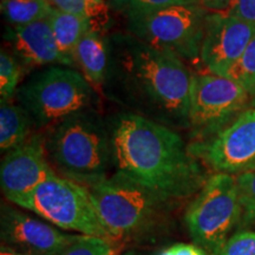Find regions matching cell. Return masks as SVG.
Masks as SVG:
<instances>
[{"label":"cell","instance_id":"obj_23","mask_svg":"<svg viewBox=\"0 0 255 255\" xmlns=\"http://www.w3.org/2000/svg\"><path fill=\"white\" fill-rule=\"evenodd\" d=\"M114 242L109 239L79 235L77 240L55 255H116Z\"/></svg>","mask_w":255,"mask_h":255},{"label":"cell","instance_id":"obj_11","mask_svg":"<svg viewBox=\"0 0 255 255\" xmlns=\"http://www.w3.org/2000/svg\"><path fill=\"white\" fill-rule=\"evenodd\" d=\"M254 34L255 25L226 12H210L205 21L200 51L201 63L212 75L225 77L242 56Z\"/></svg>","mask_w":255,"mask_h":255},{"label":"cell","instance_id":"obj_13","mask_svg":"<svg viewBox=\"0 0 255 255\" xmlns=\"http://www.w3.org/2000/svg\"><path fill=\"white\" fill-rule=\"evenodd\" d=\"M0 232L2 245L31 255H55L79 237L60 232L5 203L1 205Z\"/></svg>","mask_w":255,"mask_h":255},{"label":"cell","instance_id":"obj_10","mask_svg":"<svg viewBox=\"0 0 255 255\" xmlns=\"http://www.w3.org/2000/svg\"><path fill=\"white\" fill-rule=\"evenodd\" d=\"M188 148L216 173H244L255 161V109L244 111L215 136Z\"/></svg>","mask_w":255,"mask_h":255},{"label":"cell","instance_id":"obj_1","mask_svg":"<svg viewBox=\"0 0 255 255\" xmlns=\"http://www.w3.org/2000/svg\"><path fill=\"white\" fill-rule=\"evenodd\" d=\"M109 69L103 91L131 113L171 129H189L193 73L183 60L130 33L108 38Z\"/></svg>","mask_w":255,"mask_h":255},{"label":"cell","instance_id":"obj_21","mask_svg":"<svg viewBox=\"0 0 255 255\" xmlns=\"http://www.w3.org/2000/svg\"><path fill=\"white\" fill-rule=\"evenodd\" d=\"M23 68L15 57L6 49L0 52V95L1 100H11L18 91Z\"/></svg>","mask_w":255,"mask_h":255},{"label":"cell","instance_id":"obj_20","mask_svg":"<svg viewBox=\"0 0 255 255\" xmlns=\"http://www.w3.org/2000/svg\"><path fill=\"white\" fill-rule=\"evenodd\" d=\"M237 181L242 207L239 229L255 231V170L238 174Z\"/></svg>","mask_w":255,"mask_h":255},{"label":"cell","instance_id":"obj_5","mask_svg":"<svg viewBox=\"0 0 255 255\" xmlns=\"http://www.w3.org/2000/svg\"><path fill=\"white\" fill-rule=\"evenodd\" d=\"M15 95L40 129H52L70 117L97 110L100 105L98 91L84 76L62 66L32 75Z\"/></svg>","mask_w":255,"mask_h":255},{"label":"cell","instance_id":"obj_25","mask_svg":"<svg viewBox=\"0 0 255 255\" xmlns=\"http://www.w3.org/2000/svg\"><path fill=\"white\" fill-rule=\"evenodd\" d=\"M119 4L122 5L127 12L151 11L169 6L196 4V0H119Z\"/></svg>","mask_w":255,"mask_h":255},{"label":"cell","instance_id":"obj_7","mask_svg":"<svg viewBox=\"0 0 255 255\" xmlns=\"http://www.w3.org/2000/svg\"><path fill=\"white\" fill-rule=\"evenodd\" d=\"M207 14L197 4L127 12L128 31L155 49L194 60L200 58Z\"/></svg>","mask_w":255,"mask_h":255},{"label":"cell","instance_id":"obj_9","mask_svg":"<svg viewBox=\"0 0 255 255\" xmlns=\"http://www.w3.org/2000/svg\"><path fill=\"white\" fill-rule=\"evenodd\" d=\"M251 96L233 79L212 73L193 76L189 130L195 142L206 141L250 109Z\"/></svg>","mask_w":255,"mask_h":255},{"label":"cell","instance_id":"obj_19","mask_svg":"<svg viewBox=\"0 0 255 255\" xmlns=\"http://www.w3.org/2000/svg\"><path fill=\"white\" fill-rule=\"evenodd\" d=\"M59 11L87 18L91 30L103 34L110 24V14L104 0H50Z\"/></svg>","mask_w":255,"mask_h":255},{"label":"cell","instance_id":"obj_18","mask_svg":"<svg viewBox=\"0 0 255 255\" xmlns=\"http://www.w3.org/2000/svg\"><path fill=\"white\" fill-rule=\"evenodd\" d=\"M52 11L47 0H1V13L8 26H25L45 20Z\"/></svg>","mask_w":255,"mask_h":255},{"label":"cell","instance_id":"obj_6","mask_svg":"<svg viewBox=\"0 0 255 255\" xmlns=\"http://www.w3.org/2000/svg\"><path fill=\"white\" fill-rule=\"evenodd\" d=\"M241 215L237 176L215 173L191 201L184 221L195 245L209 255H219L233 229L240 225Z\"/></svg>","mask_w":255,"mask_h":255},{"label":"cell","instance_id":"obj_17","mask_svg":"<svg viewBox=\"0 0 255 255\" xmlns=\"http://www.w3.org/2000/svg\"><path fill=\"white\" fill-rule=\"evenodd\" d=\"M33 120L27 110L11 100L0 103V149L8 152L26 141L32 135Z\"/></svg>","mask_w":255,"mask_h":255},{"label":"cell","instance_id":"obj_28","mask_svg":"<svg viewBox=\"0 0 255 255\" xmlns=\"http://www.w3.org/2000/svg\"><path fill=\"white\" fill-rule=\"evenodd\" d=\"M233 0H196V4L207 12L213 13H223L231 7Z\"/></svg>","mask_w":255,"mask_h":255},{"label":"cell","instance_id":"obj_29","mask_svg":"<svg viewBox=\"0 0 255 255\" xmlns=\"http://www.w3.org/2000/svg\"><path fill=\"white\" fill-rule=\"evenodd\" d=\"M0 255H31V254L23 253V252L14 250V248L9 246H6V245H1V247H0Z\"/></svg>","mask_w":255,"mask_h":255},{"label":"cell","instance_id":"obj_8","mask_svg":"<svg viewBox=\"0 0 255 255\" xmlns=\"http://www.w3.org/2000/svg\"><path fill=\"white\" fill-rule=\"evenodd\" d=\"M13 205L65 231L113 240L101 221L88 188L70 178L53 174Z\"/></svg>","mask_w":255,"mask_h":255},{"label":"cell","instance_id":"obj_3","mask_svg":"<svg viewBox=\"0 0 255 255\" xmlns=\"http://www.w3.org/2000/svg\"><path fill=\"white\" fill-rule=\"evenodd\" d=\"M45 145L50 163L63 177L87 188L107 178L113 165L109 128L98 110L57 124L49 130Z\"/></svg>","mask_w":255,"mask_h":255},{"label":"cell","instance_id":"obj_22","mask_svg":"<svg viewBox=\"0 0 255 255\" xmlns=\"http://www.w3.org/2000/svg\"><path fill=\"white\" fill-rule=\"evenodd\" d=\"M225 77L233 79L244 87L251 94L255 89V34L248 44L246 50Z\"/></svg>","mask_w":255,"mask_h":255},{"label":"cell","instance_id":"obj_16","mask_svg":"<svg viewBox=\"0 0 255 255\" xmlns=\"http://www.w3.org/2000/svg\"><path fill=\"white\" fill-rule=\"evenodd\" d=\"M58 46L62 65L76 66V50L84 34L91 28L87 18L53 8L47 18Z\"/></svg>","mask_w":255,"mask_h":255},{"label":"cell","instance_id":"obj_15","mask_svg":"<svg viewBox=\"0 0 255 255\" xmlns=\"http://www.w3.org/2000/svg\"><path fill=\"white\" fill-rule=\"evenodd\" d=\"M76 65L97 91H103L109 69V44L104 34L89 30L76 50Z\"/></svg>","mask_w":255,"mask_h":255},{"label":"cell","instance_id":"obj_14","mask_svg":"<svg viewBox=\"0 0 255 255\" xmlns=\"http://www.w3.org/2000/svg\"><path fill=\"white\" fill-rule=\"evenodd\" d=\"M4 39L6 50L15 57L23 70L62 64L49 19L25 26H7Z\"/></svg>","mask_w":255,"mask_h":255},{"label":"cell","instance_id":"obj_31","mask_svg":"<svg viewBox=\"0 0 255 255\" xmlns=\"http://www.w3.org/2000/svg\"><path fill=\"white\" fill-rule=\"evenodd\" d=\"M248 170H255V161L250 165V167H248V169H247L246 171H248Z\"/></svg>","mask_w":255,"mask_h":255},{"label":"cell","instance_id":"obj_27","mask_svg":"<svg viewBox=\"0 0 255 255\" xmlns=\"http://www.w3.org/2000/svg\"><path fill=\"white\" fill-rule=\"evenodd\" d=\"M158 255H209L207 252L197 245L190 244H175L165 248Z\"/></svg>","mask_w":255,"mask_h":255},{"label":"cell","instance_id":"obj_12","mask_svg":"<svg viewBox=\"0 0 255 255\" xmlns=\"http://www.w3.org/2000/svg\"><path fill=\"white\" fill-rule=\"evenodd\" d=\"M53 174L45 137L32 133L23 144L6 152L0 165V186L6 199L14 203Z\"/></svg>","mask_w":255,"mask_h":255},{"label":"cell","instance_id":"obj_26","mask_svg":"<svg viewBox=\"0 0 255 255\" xmlns=\"http://www.w3.org/2000/svg\"><path fill=\"white\" fill-rule=\"evenodd\" d=\"M226 13L255 25V0H233Z\"/></svg>","mask_w":255,"mask_h":255},{"label":"cell","instance_id":"obj_2","mask_svg":"<svg viewBox=\"0 0 255 255\" xmlns=\"http://www.w3.org/2000/svg\"><path fill=\"white\" fill-rule=\"evenodd\" d=\"M108 128L116 173L164 199L193 196L208 180L200 159L171 128L127 111L111 117Z\"/></svg>","mask_w":255,"mask_h":255},{"label":"cell","instance_id":"obj_4","mask_svg":"<svg viewBox=\"0 0 255 255\" xmlns=\"http://www.w3.org/2000/svg\"><path fill=\"white\" fill-rule=\"evenodd\" d=\"M88 190L114 241L149 233L165 221L176 203L119 173L88 187Z\"/></svg>","mask_w":255,"mask_h":255},{"label":"cell","instance_id":"obj_30","mask_svg":"<svg viewBox=\"0 0 255 255\" xmlns=\"http://www.w3.org/2000/svg\"><path fill=\"white\" fill-rule=\"evenodd\" d=\"M251 102H250V109H255V89L250 94Z\"/></svg>","mask_w":255,"mask_h":255},{"label":"cell","instance_id":"obj_24","mask_svg":"<svg viewBox=\"0 0 255 255\" xmlns=\"http://www.w3.org/2000/svg\"><path fill=\"white\" fill-rule=\"evenodd\" d=\"M219 255H255V231L239 229L226 242Z\"/></svg>","mask_w":255,"mask_h":255}]
</instances>
